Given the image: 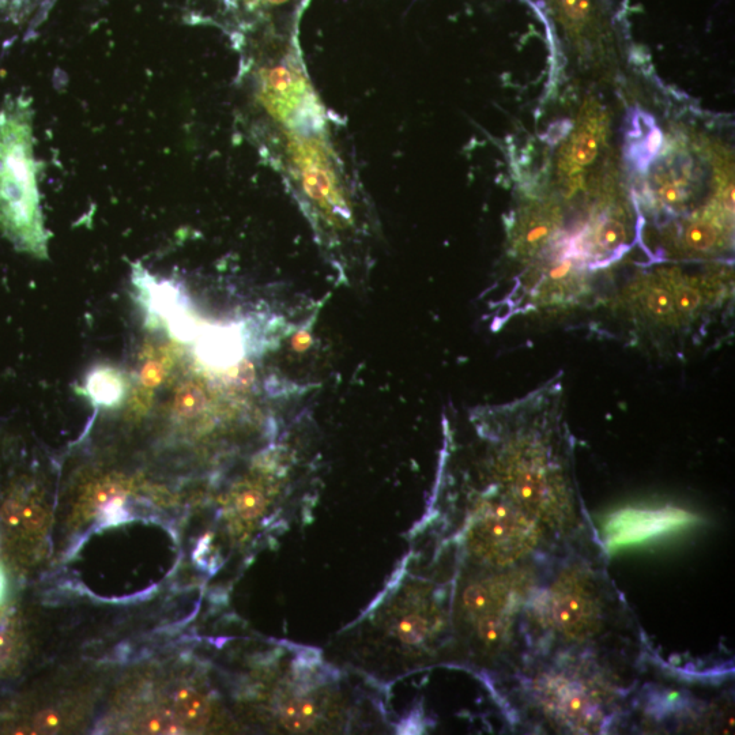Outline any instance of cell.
Wrapping results in <instances>:
<instances>
[{
  "label": "cell",
  "instance_id": "2",
  "mask_svg": "<svg viewBox=\"0 0 735 735\" xmlns=\"http://www.w3.org/2000/svg\"><path fill=\"white\" fill-rule=\"evenodd\" d=\"M614 610L616 599L605 576L576 561L538 591L529 616L537 632L554 643L584 646L608 632Z\"/></svg>",
  "mask_w": 735,
  "mask_h": 735
},
{
  "label": "cell",
  "instance_id": "18",
  "mask_svg": "<svg viewBox=\"0 0 735 735\" xmlns=\"http://www.w3.org/2000/svg\"><path fill=\"white\" fill-rule=\"evenodd\" d=\"M6 594V576L3 568L0 567V603L5 599Z\"/></svg>",
  "mask_w": 735,
  "mask_h": 735
},
{
  "label": "cell",
  "instance_id": "17",
  "mask_svg": "<svg viewBox=\"0 0 735 735\" xmlns=\"http://www.w3.org/2000/svg\"><path fill=\"white\" fill-rule=\"evenodd\" d=\"M13 651V639L5 629H0V667L5 666Z\"/></svg>",
  "mask_w": 735,
  "mask_h": 735
},
{
  "label": "cell",
  "instance_id": "5",
  "mask_svg": "<svg viewBox=\"0 0 735 735\" xmlns=\"http://www.w3.org/2000/svg\"><path fill=\"white\" fill-rule=\"evenodd\" d=\"M586 670L554 669L538 673L530 696L550 721L569 730L598 731L608 722L613 707V689Z\"/></svg>",
  "mask_w": 735,
  "mask_h": 735
},
{
  "label": "cell",
  "instance_id": "8",
  "mask_svg": "<svg viewBox=\"0 0 735 735\" xmlns=\"http://www.w3.org/2000/svg\"><path fill=\"white\" fill-rule=\"evenodd\" d=\"M58 0H0V28L36 35Z\"/></svg>",
  "mask_w": 735,
  "mask_h": 735
},
{
  "label": "cell",
  "instance_id": "14",
  "mask_svg": "<svg viewBox=\"0 0 735 735\" xmlns=\"http://www.w3.org/2000/svg\"><path fill=\"white\" fill-rule=\"evenodd\" d=\"M663 143L662 131L657 127H652L650 133L647 134L644 143L633 150V157H635L636 164L640 168H647L652 161V158L657 156Z\"/></svg>",
  "mask_w": 735,
  "mask_h": 735
},
{
  "label": "cell",
  "instance_id": "10",
  "mask_svg": "<svg viewBox=\"0 0 735 735\" xmlns=\"http://www.w3.org/2000/svg\"><path fill=\"white\" fill-rule=\"evenodd\" d=\"M85 392L92 402L101 407L119 406L127 399V380L119 369L96 367L86 378Z\"/></svg>",
  "mask_w": 735,
  "mask_h": 735
},
{
  "label": "cell",
  "instance_id": "1",
  "mask_svg": "<svg viewBox=\"0 0 735 735\" xmlns=\"http://www.w3.org/2000/svg\"><path fill=\"white\" fill-rule=\"evenodd\" d=\"M32 101L9 96L0 107V232L15 250L48 259L41 211Z\"/></svg>",
  "mask_w": 735,
  "mask_h": 735
},
{
  "label": "cell",
  "instance_id": "4",
  "mask_svg": "<svg viewBox=\"0 0 735 735\" xmlns=\"http://www.w3.org/2000/svg\"><path fill=\"white\" fill-rule=\"evenodd\" d=\"M546 527L522 508L489 493H478L467 514L461 541L474 567L503 571L522 567L545 544Z\"/></svg>",
  "mask_w": 735,
  "mask_h": 735
},
{
  "label": "cell",
  "instance_id": "9",
  "mask_svg": "<svg viewBox=\"0 0 735 735\" xmlns=\"http://www.w3.org/2000/svg\"><path fill=\"white\" fill-rule=\"evenodd\" d=\"M213 403V386L196 376L177 387L172 402L173 416L182 421L198 420L210 412Z\"/></svg>",
  "mask_w": 735,
  "mask_h": 735
},
{
  "label": "cell",
  "instance_id": "3",
  "mask_svg": "<svg viewBox=\"0 0 735 735\" xmlns=\"http://www.w3.org/2000/svg\"><path fill=\"white\" fill-rule=\"evenodd\" d=\"M529 568L486 571L463 584L456 597L455 621L470 651L496 658L514 642L520 609L535 587Z\"/></svg>",
  "mask_w": 735,
  "mask_h": 735
},
{
  "label": "cell",
  "instance_id": "11",
  "mask_svg": "<svg viewBox=\"0 0 735 735\" xmlns=\"http://www.w3.org/2000/svg\"><path fill=\"white\" fill-rule=\"evenodd\" d=\"M180 350L177 346L164 345L160 348H149L143 356L141 372H139V386L154 391L167 380L169 373L175 368L179 360Z\"/></svg>",
  "mask_w": 735,
  "mask_h": 735
},
{
  "label": "cell",
  "instance_id": "15",
  "mask_svg": "<svg viewBox=\"0 0 735 735\" xmlns=\"http://www.w3.org/2000/svg\"><path fill=\"white\" fill-rule=\"evenodd\" d=\"M598 154V141L594 135L580 134L571 149L572 160L579 165H588L595 160Z\"/></svg>",
  "mask_w": 735,
  "mask_h": 735
},
{
  "label": "cell",
  "instance_id": "13",
  "mask_svg": "<svg viewBox=\"0 0 735 735\" xmlns=\"http://www.w3.org/2000/svg\"><path fill=\"white\" fill-rule=\"evenodd\" d=\"M177 708H179L180 715L183 716L186 721L192 723H201L203 719H206L207 706L202 697L196 695L195 692L183 691L177 697Z\"/></svg>",
  "mask_w": 735,
  "mask_h": 735
},
{
  "label": "cell",
  "instance_id": "12",
  "mask_svg": "<svg viewBox=\"0 0 735 735\" xmlns=\"http://www.w3.org/2000/svg\"><path fill=\"white\" fill-rule=\"evenodd\" d=\"M718 236L719 233L711 222L697 221L686 229L685 244L692 250L704 252L714 247Z\"/></svg>",
  "mask_w": 735,
  "mask_h": 735
},
{
  "label": "cell",
  "instance_id": "6",
  "mask_svg": "<svg viewBox=\"0 0 735 735\" xmlns=\"http://www.w3.org/2000/svg\"><path fill=\"white\" fill-rule=\"evenodd\" d=\"M307 0H186L191 24L216 26L236 47L252 41L296 37Z\"/></svg>",
  "mask_w": 735,
  "mask_h": 735
},
{
  "label": "cell",
  "instance_id": "16",
  "mask_svg": "<svg viewBox=\"0 0 735 735\" xmlns=\"http://www.w3.org/2000/svg\"><path fill=\"white\" fill-rule=\"evenodd\" d=\"M561 5L569 20L580 22L587 18L590 13V0H561Z\"/></svg>",
  "mask_w": 735,
  "mask_h": 735
},
{
  "label": "cell",
  "instance_id": "7",
  "mask_svg": "<svg viewBox=\"0 0 735 735\" xmlns=\"http://www.w3.org/2000/svg\"><path fill=\"white\" fill-rule=\"evenodd\" d=\"M697 516L680 508H628L606 520L605 545L617 550L695 525Z\"/></svg>",
  "mask_w": 735,
  "mask_h": 735
}]
</instances>
